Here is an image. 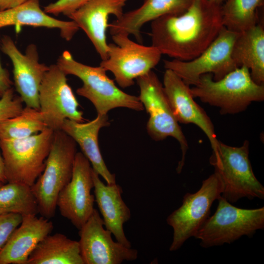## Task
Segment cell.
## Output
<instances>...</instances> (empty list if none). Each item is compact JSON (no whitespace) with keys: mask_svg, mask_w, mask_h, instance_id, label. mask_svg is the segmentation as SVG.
Segmentation results:
<instances>
[{"mask_svg":"<svg viewBox=\"0 0 264 264\" xmlns=\"http://www.w3.org/2000/svg\"><path fill=\"white\" fill-rule=\"evenodd\" d=\"M222 26L221 5L207 0H193L184 13L151 22L152 45L162 55L189 61L209 46Z\"/></svg>","mask_w":264,"mask_h":264,"instance_id":"6da1fadb","label":"cell"},{"mask_svg":"<svg viewBox=\"0 0 264 264\" xmlns=\"http://www.w3.org/2000/svg\"><path fill=\"white\" fill-rule=\"evenodd\" d=\"M190 89L194 98L219 108L221 114L240 113L252 103L264 100V85L256 83L244 66L219 80H214L212 74H204Z\"/></svg>","mask_w":264,"mask_h":264,"instance_id":"7a4b0ae2","label":"cell"},{"mask_svg":"<svg viewBox=\"0 0 264 264\" xmlns=\"http://www.w3.org/2000/svg\"><path fill=\"white\" fill-rule=\"evenodd\" d=\"M56 64L66 75H74L82 81L83 85L76 92L92 103L97 114H107L110 110L120 107L136 111L144 109L138 96L119 89L100 66H92L79 62L67 50L62 53Z\"/></svg>","mask_w":264,"mask_h":264,"instance_id":"3957f363","label":"cell"},{"mask_svg":"<svg viewBox=\"0 0 264 264\" xmlns=\"http://www.w3.org/2000/svg\"><path fill=\"white\" fill-rule=\"evenodd\" d=\"M76 144L62 130L54 131L44 169L31 186L39 213L49 220L55 215L60 192L71 178Z\"/></svg>","mask_w":264,"mask_h":264,"instance_id":"277c9868","label":"cell"},{"mask_svg":"<svg viewBox=\"0 0 264 264\" xmlns=\"http://www.w3.org/2000/svg\"><path fill=\"white\" fill-rule=\"evenodd\" d=\"M249 143L240 147L219 142L209 161L222 183V198L233 203L243 198L264 199V187L256 177L249 158Z\"/></svg>","mask_w":264,"mask_h":264,"instance_id":"5b68a950","label":"cell"},{"mask_svg":"<svg viewBox=\"0 0 264 264\" xmlns=\"http://www.w3.org/2000/svg\"><path fill=\"white\" fill-rule=\"evenodd\" d=\"M215 213L209 216L195 238L203 248L230 244L243 236L252 237L264 228V207L243 209L233 206L220 196Z\"/></svg>","mask_w":264,"mask_h":264,"instance_id":"8992f818","label":"cell"},{"mask_svg":"<svg viewBox=\"0 0 264 264\" xmlns=\"http://www.w3.org/2000/svg\"><path fill=\"white\" fill-rule=\"evenodd\" d=\"M54 132L46 128L23 139L0 140L7 182L33 185L44 169Z\"/></svg>","mask_w":264,"mask_h":264,"instance_id":"52a82bcc","label":"cell"},{"mask_svg":"<svg viewBox=\"0 0 264 264\" xmlns=\"http://www.w3.org/2000/svg\"><path fill=\"white\" fill-rule=\"evenodd\" d=\"M136 80L140 91L138 97L150 116L146 127L148 134L156 141L171 136L179 143L182 158L178 163L176 172L180 174L184 165L188 145L174 114L163 84L152 70Z\"/></svg>","mask_w":264,"mask_h":264,"instance_id":"ba28073f","label":"cell"},{"mask_svg":"<svg viewBox=\"0 0 264 264\" xmlns=\"http://www.w3.org/2000/svg\"><path fill=\"white\" fill-rule=\"evenodd\" d=\"M222 191L221 182L214 172L202 181L197 192L187 193L183 196L182 205L166 220L173 229L170 251L178 250L188 239L195 237L209 218L211 206L221 196Z\"/></svg>","mask_w":264,"mask_h":264,"instance_id":"9c48e42d","label":"cell"},{"mask_svg":"<svg viewBox=\"0 0 264 264\" xmlns=\"http://www.w3.org/2000/svg\"><path fill=\"white\" fill-rule=\"evenodd\" d=\"M111 37L114 43L108 44V57L99 66L111 72L122 88L133 85L135 79L152 70L160 61L162 54L152 45L136 43L124 34Z\"/></svg>","mask_w":264,"mask_h":264,"instance_id":"30bf717a","label":"cell"},{"mask_svg":"<svg viewBox=\"0 0 264 264\" xmlns=\"http://www.w3.org/2000/svg\"><path fill=\"white\" fill-rule=\"evenodd\" d=\"M238 34L223 26L214 41L198 56L189 61L165 60L164 67L172 70L189 86L196 85L204 74H212L214 80H219L238 67L231 56Z\"/></svg>","mask_w":264,"mask_h":264,"instance_id":"8fae6325","label":"cell"},{"mask_svg":"<svg viewBox=\"0 0 264 264\" xmlns=\"http://www.w3.org/2000/svg\"><path fill=\"white\" fill-rule=\"evenodd\" d=\"M39 102L47 128L54 131L61 130L66 119L84 122L66 75L57 64L49 66L40 88Z\"/></svg>","mask_w":264,"mask_h":264,"instance_id":"7c38bea8","label":"cell"},{"mask_svg":"<svg viewBox=\"0 0 264 264\" xmlns=\"http://www.w3.org/2000/svg\"><path fill=\"white\" fill-rule=\"evenodd\" d=\"M93 186L90 163L82 152H77L71 178L60 192L57 207L78 230L94 209V195L91 194Z\"/></svg>","mask_w":264,"mask_h":264,"instance_id":"4fadbf2b","label":"cell"},{"mask_svg":"<svg viewBox=\"0 0 264 264\" xmlns=\"http://www.w3.org/2000/svg\"><path fill=\"white\" fill-rule=\"evenodd\" d=\"M81 254L84 264H120L135 260L137 250L114 242L111 232L104 227L97 210L79 230Z\"/></svg>","mask_w":264,"mask_h":264,"instance_id":"5bb4252c","label":"cell"},{"mask_svg":"<svg viewBox=\"0 0 264 264\" xmlns=\"http://www.w3.org/2000/svg\"><path fill=\"white\" fill-rule=\"evenodd\" d=\"M0 49L10 59L16 90L26 107L40 108V88L49 66L39 62L37 46L29 44L25 53H22L12 39L3 35Z\"/></svg>","mask_w":264,"mask_h":264,"instance_id":"9a60e30c","label":"cell"},{"mask_svg":"<svg viewBox=\"0 0 264 264\" xmlns=\"http://www.w3.org/2000/svg\"><path fill=\"white\" fill-rule=\"evenodd\" d=\"M163 86L174 114L178 122L198 126L208 137L213 150L217 151L220 141L213 124L205 110L194 100L190 86L174 72L166 69Z\"/></svg>","mask_w":264,"mask_h":264,"instance_id":"2e32d148","label":"cell"},{"mask_svg":"<svg viewBox=\"0 0 264 264\" xmlns=\"http://www.w3.org/2000/svg\"><path fill=\"white\" fill-rule=\"evenodd\" d=\"M127 0H88L67 17L86 33L102 60L108 57L107 30L110 15L124 14Z\"/></svg>","mask_w":264,"mask_h":264,"instance_id":"e0dca14e","label":"cell"},{"mask_svg":"<svg viewBox=\"0 0 264 264\" xmlns=\"http://www.w3.org/2000/svg\"><path fill=\"white\" fill-rule=\"evenodd\" d=\"M193 0H143L139 7L124 13L122 17L109 24L111 35H132L142 43L141 28L147 22L163 16L179 15L185 12Z\"/></svg>","mask_w":264,"mask_h":264,"instance_id":"ac0fdd59","label":"cell"},{"mask_svg":"<svg viewBox=\"0 0 264 264\" xmlns=\"http://www.w3.org/2000/svg\"><path fill=\"white\" fill-rule=\"evenodd\" d=\"M53 227V222L43 216H23L21 224L0 251V264H26L30 254Z\"/></svg>","mask_w":264,"mask_h":264,"instance_id":"d6986e66","label":"cell"},{"mask_svg":"<svg viewBox=\"0 0 264 264\" xmlns=\"http://www.w3.org/2000/svg\"><path fill=\"white\" fill-rule=\"evenodd\" d=\"M95 202L102 216L104 225L110 231L117 242L132 247L123 229L124 224L131 218V213L122 198L121 187L116 183L105 184L92 168Z\"/></svg>","mask_w":264,"mask_h":264,"instance_id":"ffe728a7","label":"cell"},{"mask_svg":"<svg viewBox=\"0 0 264 264\" xmlns=\"http://www.w3.org/2000/svg\"><path fill=\"white\" fill-rule=\"evenodd\" d=\"M110 125L107 114H97L95 118L86 123L66 119L61 128L79 145L81 152L89 160L92 169L107 184L116 183L115 175L110 172L105 164L99 149L98 138L100 130Z\"/></svg>","mask_w":264,"mask_h":264,"instance_id":"44dd1931","label":"cell"},{"mask_svg":"<svg viewBox=\"0 0 264 264\" xmlns=\"http://www.w3.org/2000/svg\"><path fill=\"white\" fill-rule=\"evenodd\" d=\"M9 26L43 27L58 29L67 41L72 39L79 28L72 21L54 18L45 13L39 0H28L18 6L0 10V28Z\"/></svg>","mask_w":264,"mask_h":264,"instance_id":"7402d4cb","label":"cell"},{"mask_svg":"<svg viewBox=\"0 0 264 264\" xmlns=\"http://www.w3.org/2000/svg\"><path fill=\"white\" fill-rule=\"evenodd\" d=\"M231 56L239 67L244 66L252 80L264 83V29L260 23L239 33L232 47Z\"/></svg>","mask_w":264,"mask_h":264,"instance_id":"603a6c76","label":"cell"},{"mask_svg":"<svg viewBox=\"0 0 264 264\" xmlns=\"http://www.w3.org/2000/svg\"><path fill=\"white\" fill-rule=\"evenodd\" d=\"M26 264H84L78 241L62 233L44 238L30 254Z\"/></svg>","mask_w":264,"mask_h":264,"instance_id":"cb8c5ba5","label":"cell"},{"mask_svg":"<svg viewBox=\"0 0 264 264\" xmlns=\"http://www.w3.org/2000/svg\"><path fill=\"white\" fill-rule=\"evenodd\" d=\"M264 0H226L221 5L223 26L240 33L258 23V10Z\"/></svg>","mask_w":264,"mask_h":264,"instance_id":"d4e9b609","label":"cell"},{"mask_svg":"<svg viewBox=\"0 0 264 264\" xmlns=\"http://www.w3.org/2000/svg\"><path fill=\"white\" fill-rule=\"evenodd\" d=\"M11 213L22 216L39 213L31 186L11 182L0 186V216Z\"/></svg>","mask_w":264,"mask_h":264,"instance_id":"484cf974","label":"cell"},{"mask_svg":"<svg viewBox=\"0 0 264 264\" xmlns=\"http://www.w3.org/2000/svg\"><path fill=\"white\" fill-rule=\"evenodd\" d=\"M46 128L40 110L26 106L18 115L0 122V140L23 139Z\"/></svg>","mask_w":264,"mask_h":264,"instance_id":"4316f807","label":"cell"},{"mask_svg":"<svg viewBox=\"0 0 264 264\" xmlns=\"http://www.w3.org/2000/svg\"><path fill=\"white\" fill-rule=\"evenodd\" d=\"M23 101L20 96L14 94L12 88L0 98V122L14 117L22 111Z\"/></svg>","mask_w":264,"mask_h":264,"instance_id":"83f0119b","label":"cell"},{"mask_svg":"<svg viewBox=\"0 0 264 264\" xmlns=\"http://www.w3.org/2000/svg\"><path fill=\"white\" fill-rule=\"evenodd\" d=\"M22 216L19 214L0 216V251L8 241L13 231L21 224Z\"/></svg>","mask_w":264,"mask_h":264,"instance_id":"f1b7e54d","label":"cell"},{"mask_svg":"<svg viewBox=\"0 0 264 264\" xmlns=\"http://www.w3.org/2000/svg\"><path fill=\"white\" fill-rule=\"evenodd\" d=\"M88 0H57L45 6L44 12L48 14L58 15L62 14L66 16L75 11Z\"/></svg>","mask_w":264,"mask_h":264,"instance_id":"f546056e","label":"cell"},{"mask_svg":"<svg viewBox=\"0 0 264 264\" xmlns=\"http://www.w3.org/2000/svg\"><path fill=\"white\" fill-rule=\"evenodd\" d=\"M1 37L0 36V49ZM13 82L10 78L7 70L2 67L0 60V98L9 89L12 88Z\"/></svg>","mask_w":264,"mask_h":264,"instance_id":"4dcf8cb0","label":"cell"},{"mask_svg":"<svg viewBox=\"0 0 264 264\" xmlns=\"http://www.w3.org/2000/svg\"><path fill=\"white\" fill-rule=\"evenodd\" d=\"M28 0H0V10L21 5Z\"/></svg>","mask_w":264,"mask_h":264,"instance_id":"1f68e13d","label":"cell"},{"mask_svg":"<svg viewBox=\"0 0 264 264\" xmlns=\"http://www.w3.org/2000/svg\"><path fill=\"white\" fill-rule=\"evenodd\" d=\"M0 182L4 184L7 182L5 167L2 156L0 153Z\"/></svg>","mask_w":264,"mask_h":264,"instance_id":"d6a6232c","label":"cell"},{"mask_svg":"<svg viewBox=\"0 0 264 264\" xmlns=\"http://www.w3.org/2000/svg\"><path fill=\"white\" fill-rule=\"evenodd\" d=\"M213 3L214 4L219 5H221L226 0H207Z\"/></svg>","mask_w":264,"mask_h":264,"instance_id":"836d02e7","label":"cell"},{"mask_svg":"<svg viewBox=\"0 0 264 264\" xmlns=\"http://www.w3.org/2000/svg\"><path fill=\"white\" fill-rule=\"evenodd\" d=\"M3 184V183H1V182H0V186L1 185H2Z\"/></svg>","mask_w":264,"mask_h":264,"instance_id":"e575fe53","label":"cell"}]
</instances>
